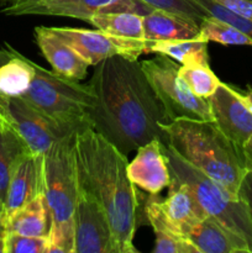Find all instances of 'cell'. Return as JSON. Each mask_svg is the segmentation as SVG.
<instances>
[{
	"label": "cell",
	"mask_w": 252,
	"mask_h": 253,
	"mask_svg": "<svg viewBox=\"0 0 252 253\" xmlns=\"http://www.w3.org/2000/svg\"><path fill=\"white\" fill-rule=\"evenodd\" d=\"M88 84L95 95L90 126L123 155L155 138L167 145L162 125L170 121L137 59H104L94 66Z\"/></svg>",
	"instance_id": "1"
},
{
	"label": "cell",
	"mask_w": 252,
	"mask_h": 253,
	"mask_svg": "<svg viewBox=\"0 0 252 253\" xmlns=\"http://www.w3.org/2000/svg\"><path fill=\"white\" fill-rule=\"evenodd\" d=\"M74 160L79 187L105 210L118 253L137 252L133 237L140 222V202L127 175V156L91 126H85L74 135Z\"/></svg>",
	"instance_id": "2"
},
{
	"label": "cell",
	"mask_w": 252,
	"mask_h": 253,
	"mask_svg": "<svg viewBox=\"0 0 252 253\" xmlns=\"http://www.w3.org/2000/svg\"><path fill=\"white\" fill-rule=\"evenodd\" d=\"M167 145L182 160L239 197L246 174L242 152L219 130L214 121L177 119L162 125Z\"/></svg>",
	"instance_id": "3"
},
{
	"label": "cell",
	"mask_w": 252,
	"mask_h": 253,
	"mask_svg": "<svg viewBox=\"0 0 252 253\" xmlns=\"http://www.w3.org/2000/svg\"><path fill=\"white\" fill-rule=\"evenodd\" d=\"M74 135L56 143L43 157V192L51 214L48 253H74L73 216L78 198Z\"/></svg>",
	"instance_id": "4"
},
{
	"label": "cell",
	"mask_w": 252,
	"mask_h": 253,
	"mask_svg": "<svg viewBox=\"0 0 252 253\" xmlns=\"http://www.w3.org/2000/svg\"><path fill=\"white\" fill-rule=\"evenodd\" d=\"M162 148L170 177L187 184L205 212L241 237L252 253V220L244 200L182 160L168 145H162Z\"/></svg>",
	"instance_id": "5"
},
{
	"label": "cell",
	"mask_w": 252,
	"mask_h": 253,
	"mask_svg": "<svg viewBox=\"0 0 252 253\" xmlns=\"http://www.w3.org/2000/svg\"><path fill=\"white\" fill-rule=\"evenodd\" d=\"M32 64L34 81L21 98L40 113L67 127L78 131L90 126L88 111L95 103L90 85L63 78L35 62Z\"/></svg>",
	"instance_id": "6"
},
{
	"label": "cell",
	"mask_w": 252,
	"mask_h": 253,
	"mask_svg": "<svg viewBox=\"0 0 252 253\" xmlns=\"http://www.w3.org/2000/svg\"><path fill=\"white\" fill-rule=\"evenodd\" d=\"M143 72L169 121L177 119L212 121L208 99L195 95L178 74V66L163 54L141 62Z\"/></svg>",
	"instance_id": "7"
},
{
	"label": "cell",
	"mask_w": 252,
	"mask_h": 253,
	"mask_svg": "<svg viewBox=\"0 0 252 253\" xmlns=\"http://www.w3.org/2000/svg\"><path fill=\"white\" fill-rule=\"evenodd\" d=\"M0 108L5 120L16 130L34 155L43 156L59 141L77 132L40 113L22 98H2Z\"/></svg>",
	"instance_id": "8"
},
{
	"label": "cell",
	"mask_w": 252,
	"mask_h": 253,
	"mask_svg": "<svg viewBox=\"0 0 252 253\" xmlns=\"http://www.w3.org/2000/svg\"><path fill=\"white\" fill-rule=\"evenodd\" d=\"M73 234L74 253H118L105 210L79 184L73 216Z\"/></svg>",
	"instance_id": "9"
},
{
	"label": "cell",
	"mask_w": 252,
	"mask_h": 253,
	"mask_svg": "<svg viewBox=\"0 0 252 253\" xmlns=\"http://www.w3.org/2000/svg\"><path fill=\"white\" fill-rule=\"evenodd\" d=\"M72 48L76 49L90 66L100 63L114 56L137 59L147 53V41H126L110 36L100 30L78 29V27H51Z\"/></svg>",
	"instance_id": "10"
},
{
	"label": "cell",
	"mask_w": 252,
	"mask_h": 253,
	"mask_svg": "<svg viewBox=\"0 0 252 253\" xmlns=\"http://www.w3.org/2000/svg\"><path fill=\"white\" fill-rule=\"evenodd\" d=\"M208 101L215 125L242 152L244 145L252 137L251 111L232 85L222 82Z\"/></svg>",
	"instance_id": "11"
},
{
	"label": "cell",
	"mask_w": 252,
	"mask_h": 253,
	"mask_svg": "<svg viewBox=\"0 0 252 253\" xmlns=\"http://www.w3.org/2000/svg\"><path fill=\"white\" fill-rule=\"evenodd\" d=\"M160 140L148 141L136 150L127 163V175L135 187L150 195H158L170 184V170Z\"/></svg>",
	"instance_id": "12"
},
{
	"label": "cell",
	"mask_w": 252,
	"mask_h": 253,
	"mask_svg": "<svg viewBox=\"0 0 252 253\" xmlns=\"http://www.w3.org/2000/svg\"><path fill=\"white\" fill-rule=\"evenodd\" d=\"M43 156L27 152L17 163L10 178L2 209V225L17 209L43 192Z\"/></svg>",
	"instance_id": "13"
},
{
	"label": "cell",
	"mask_w": 252,
	"mask_h": 253,
	"mask_svg": "<svg viewBox=\"0 0 252 253\" xmlns=\"http://www.w3.org/2000/svg\"><path fill=\"white\" fill-rule=\"evenodd\" d=\"M35 39L40 51L51 64L54 73L72 81H82L85 78L90 64L64 40L54 34L51 27H36Z\"/></svg>",
	"instance_id": "14"
},
{
	"label": "cell",
	"mask_w": 252,
	"mask_h": 253,
	"mask_svg": "<svg viewBox=\"0 0 252 253\" xmlns=\"http://www.w3.org/2000/svg\"><path fill=\"white\" fill-rule=\"evenodd\" d=\"M198 253H251L246 242L207 215L182 229Z\"/></svg>",
	"instance_id": "15"
},
{
	"label": "cell",
	"mask_w": 252,
	"mask_h": 253,
	"mask_svg": "<svg viewBox=\"0 0 252 253\" xmlns=\"http://www.w3.org/2000/svg\"><path fill=\"white\" fill-rule=\"evenodd\" d=\"M152 7L140 0H63L39 12L40 16H61L89 21L95 15L106 12L130 11L146 15Z\"/></svg>",
	"instance_id": "16"
},
{
	"label": "cell",
	"mask_w": 252,
	"mask_h": 253,
	"mask_svg": "<svg viewBox=\"0 0 252 253\" xmlns=\"http://www.w3.org/2000/svg\"><path fill=\"white\" fill-rule=\"evenodd\" d=\"M145 216L155 232V253H198V250L184 236L179 226L166 214L162 200L150 195L146 200Z\"/></svg>",
	"instance_id": "17"
},
{
	"label": "cell",
	"mask_w": 252,
	"mask_h": 253,
	"mask_svg": "<svg viewBox=\"0 0 252 253\" xmlns=\"http://www.w3.org/2000/svg\"><path fill=\"white\" fill-rule=\"evenodd\" d=\"M143 31L150 47L152 42L198 39L200 37V24L183 15L153 9L143 15Z\"/></svg>",
	"instance_id": "18"
},
{
	"label": "cell",
	"mask_w": 252,
	"mask_h": 253,
	"mask_svg": "<svg viewBox=\"0 0 252 253\" xmlns=\"http://www.w3.org/2000/svg\"><path fill=\"white\" fill-rule=\"evenodd\" d=\"M35 77L32 61L27 59L12 47L0 49V96L21 98L31 85Z\"/></svg>",
	"instance_id": "19"
},
{
	"label": "cell",
	"mask_w": 252,
	"mask_h": 253,
	"mask_svg": "<svg viewBox=\"0 0 252 253\" xmlns=\"http://www.w3.org/2000/svg\"><path fill=\"white\" fill-rule=\"evenodd\" d=\"M4 227L10 234L35 237L48 236L51 229V214L44 192L40 193L36 198L10 215L5 220Z\"/></svg>",
	"instance_id": "20"
},
{
	"label": "cell",
	"mask_w": 252,
	"mask_h": 253,
	"mask_svg": "<svg viewBox=\"0 0 252 253\" xmlns=\"http://www.w3.org/2000/svg\"><path fill=\"white\" fill-rule=\"evenodd\" d=\"M168 188V197L166 200H162V207L168 217L179 226L180 230L207 216L208 214L187 184L170 177Z\"/></svg>",
	"instance_id": "21"
},
{
	"label": "cell",
	"mask_w": 252,
	"mask_h": 253,
	"mask_svg": "<svg viewBox=\"0 0 252 253\" xmlns=\"http://www.w3.org/2000/svg\"><path fill=\"white\" fill-rule=\"evenodd\" d=\"M30 152L26 143L7 121H0V207L4 209L7 187L14 169Z\"/></svg>",
	"instance_id": "22"
},
{
	"label": "cell",
	"mask_w": 252,
	"mask_h": 253,
	"mask_svg": "<svg viewBox=\"0 0 252 253\" xmlns=\"http://www.w3.org/2000/svg\"><path fill=\"white\" fill-rule=\"evenodd\" d=\"M95 29L126 41H146L143 31V15L137 12L119 11L95 15L89 19Z\"/></svg>",
	"instance_id": "23"
},
{
	"label": "cell",
	"mask_w": 252,
	"mask_h": 253,
	"mask_svg": "<svg viewBox=\"0 0 252 253\" xmlns=\"http://www.w3.org/2000/svg\"><path fill=\"white\" fill-rule=\"evenodd\" d=\"M209 41L203 39L173 40V41L152 42L148 47V53L163 54L174 59L182 66L188 64H209L208 54Z\"/></svg>",
	"instance_id": "24"
},
{
	"label": "cell",
	"mask_w": 252,
	"mask_h": 253,
	"mask_svg": "<svg viewBox=\"0 0 252 253\" xmlns=\"http://www.w3.org/2000/svg\"><path fill=\"white\" fill-rule=\"evenodd\" d=\"M200 36L225 46H252V40L244 32L210 15L200 22Z\"/></svg>",
	"instance_id": "25"
},
{
	"label": "cell",
	"mask_w": 252,
	"mask_h": 253,
	"mask_svg": "<svg viewBox=\"0 0 252 253\" xmlns=\"http://www.w3.org/2000/svg\"><path fill=\"white\" fill-rule=\"evenodd\" d=\"M178 74L195 95L204 99L211 96L221 84V81L211 71L209 64L182 66L178 68Z\"/></svg>",
	"instance_id": "26"
},
{
	"label": "cell",
	"mask_w": 252,
	"mask_h": 253,
	"mask_svg": "<svg viewBox=\"0 0 252 253\" xmlns=\"http://www.w3.org/2000/svg\"><path fill=\"white\" fill-rule=\"evenodd\" d=\"M140 1L145 2L152 9H161L183 15V16L194 20L198 24L209 16V14L193 0H140Z\"/></svg>",
	"instance_id": "27"
},
{
	"label": "cell",
	"mask_w": 252,
	"mask_h": 253,
	"mask_svg": "<svg viewBox=\"0 0 252 253\" xmlns=\"http://www.w3.org/2000/svg\"><path fill=\"white\" fill-rule=\"evenodd\" d=\"M193 1L200 5L210 16L216 17V19L222 20V21L232 25V26L236 27L241 32H244L246 36H249L252 40V20L246 19V17L241 16V15L235 14L231 10L226 9V7L222 6L219 2L214 1V0H193Z\"/></svg>",
	"instance_id": "28"
},
{
	"label": "cell",
	"mask_w": 252,
	"mask_h": 253,
	"mask_svg": "<svg viewBox=\"0 0 252 253\" xmlns=\"http://www.w3.org/2000/svg\"><path fill=\"white\" fill-rule=\"evenodd\" d=\"M6 253H48V236H24L7 232Z\"/></svg>",
	"instance_id": "29"
},
{
	"label": "cell",
	"mask_w": 252,
	"mask_h": 253,
	"mask_svg": "<svg viewBox=\"0 0 252 253\" xmlns=\"http://www.w3.org/2000/svg\"><path fill=\"white\" fill-rule=\"evenodd\" d=\"M63 0H11L1 9L2 14L7 16H24V15H39L41 10L52 6Z\"/></svg>",
	"instance_id": "30"
},
{
	"label": "cell",
	"mask_w": 252,
	"mask_h": 253,
	"mask_svg": "<svg viewBox=\"0 0 252 253\" xmlns=\"http://www.w3.org/2000/svg\"><path fill=\"white\" fill-rule=\"evenodd\" d=\"M226 9L246 19L252 20V0H214Z\"/></svg>",
	"instance_id": "31"
},
{
	"label": "cell",
	"mask_w": 252,
	"mask_h": 253,
	"mask_svg": "<svg viewBox=\"0 0 252 253\" xmlns=\"http://www.w3.org/2000/svg\"><path fill=\"white\" fill-rule=\"evenodd\" d=\"M239 197L246 204L252 220V170H247L239 188Z\"/></svg>",
	"instance_id": "32"
},
{
	"label": "cell",
	"mask_w": 252,
	"mask_h": 253,
	"mask_svg": "<svg viewBox=\"0 0 252 253\" xmlns=\"http://www.w3.org/2000/svg\"><path fill=\"white\" fill-rule=\"evenodd\" d=\"M234 90L236 91L237 96L242 100V103L249 108V110L252 113V88L251 86H247L245 90H241V89H237L235 86H232Z\"/></svg>",
	"instance_id": "33"
},
{
	"label": "cell",
	"mask_w": 252,
	"mask_h": 253,
	"mask_svg": "<svg viewBox=\"0 0 252 253\" xmlns=\"http://www.w3.org/2000/svg\"><path fill=\"white\" fill-rule=\"evenodd\" d=\"M242 157L247 170H252V137L242 147Z\"/></svg>",
	"instance_id": "34"
},
{
	"label": "cell",
	"mask_w": 252,
	"mask_h": 253,
	"mask_svg": "<svg viewBox=\"0 0 252 253\" xmlns=\"http://www.w3.org/2000/svg\"><path fill=\"white\" fill-rule=\"evenodd\" d=\"M7 231L5 227H0V253H6Z\"/></svg>",
	"instance_id": "35"
},
{
	"label": "cell",
	"mask_w": 252,
	"mask_h": 253,
	"mask_svg": "<svg viewBox=\"0 0 252 253\" xmlns=\"http://www.w3.org/2000/svg\"><path fill=\"white\" fill-rule=\"evenodd\" d=\"M10 1H11V0H0V6H6Z\"/></svg>",
	"instance_id": "36"
},
{
	"label": "cell",
	"mask_w": 252,
	"mask_h": 253,
	"mask_svg": "<svg viewBox=\"0 0 252 253\" xmlns=\"http://www.w3.org/2000/svg\"><path fill=\"white\" fill-rule=\"evenodd\" d=\"M0 227H4V225H2V209H1V207H0Z\"/></svg>",
	"instance_id": "37"
},
{
	"label": "cell",
	"mask_w": 252,
	"mask_h": 253,
	"mask_svg": "<svg viewBox=\"0 0 252 253\" xmlns=\"http://www.w3.org/2000/svg\"><path fill=\"white\" fill-rule=\"evenodd\" d=\"M1 96H0V101H1ZM0 115H1L2 116V118H4V115H2V110H1V108H0ZM4 120H5V118H4ZM5 121H6V120H5Z\"/></svg>",
	"instance_id": "38"
},
{
	"label": "cell",
	"mask_w": 252,
	"mask_h": 253,
	"mask_svg": "<svg viewBox=\"0 0 252 253\" xmlns=\"http://www.w3.org/2000/svg\"><path fill=\"white\" fill-rule=\"evenodd\" d=\"M2 120H4V118H2V116L0 115V121H2Z\"/></svg>",
	"instance_id": "39"
}]
</instances>
